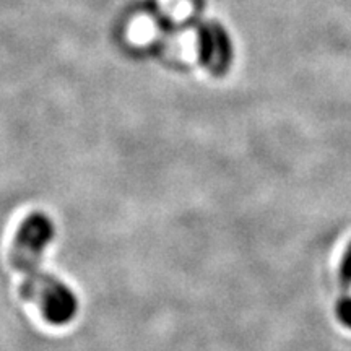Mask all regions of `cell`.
Wrapping results in <instances>:
<instances>
[{"label": "cell", "mask_w": 351, "mask_h": 351, "mask_svg": "<svg viewBox=\"0 0 351 351\" xmlns=\"http://www.w3.org/2000/svg\"><path fill=\"white\" fill-rule=\"evenodd\" d=\"M54 223L44 213L26 217L10 249V265L23 278L21 296L41 311L52 326H65L77 315V296L67 285L41 267L43 254L54 239Z\"/></svg>", "instance_id": "obj_1"}, {"label": "cell", "mask_w": 351, "mask_h": 351, "mask_svg": "<svg viewBox=\"0 0 351 351\" xmlns=\"http://www.w3.org/2000/svg\"><path fill=\"white\" fill-rule=\"evenodd\" d=\"M199 52L202 62L213 73H223L231 62V41L223 26L207 23L199 32Z\"/></svg>", "instance_id": "obj_2"}, {"label": "cell", "mask_w": 351, "mask_h": 351, "mask_svg": "<svg viewBox=\"0 0 351 351\" xmlns=\"http://www.w3.org/2000/svg\"><path fill=\"white\" fill-rule=\"evenodd\" d=\"M350 261H351V258H350ZM350 270H351V262H350Z\"/></svg>", "instance_id": "obj_3"}]
</instances>
